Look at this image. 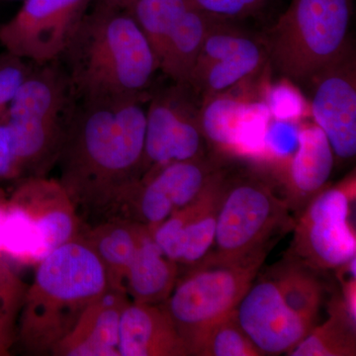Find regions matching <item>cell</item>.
<instances>
[{
    "label": "cell",
    "instance_id": "obj_27",
    "mask_svg": "<svg viewBox=\"0 0 356 356\" xmlns=\"http://www.w3.org/2000/svg\"><path fill=\"white\" fill-rule=\"evenodd\" d=\"M264 100L274 119L298 122L310 113L308 100L301 89L285 77L266 83Z\"/></svg>",
    "mask_w": 356,
    "mask_h": 356
},
{
    "label": "cell",
    "instance_id": "obj_19",
    "mask_svg": "<svg viewBox=\"0 0 356 356\" xmlns=\"http://www.w3.org/2000/svg\"><path fill=\"white\" fill-rule=\"evenodd\" d=\"M178 270V264L161 252L149 232L129 266L124 289L131 301L159 305L170 297Z\"/></svg>",
    "mask_w": 356,
    "mask_h": 356
},
{
    "label": "cell",
    "instance_id": "obj_26",
    "mask_svg": "<svg viewBox=\"0 0 356 356\" xmlns=\"http://www.w3.org/2000/svg\"><path fill=\"white\" fill-rule=\"evenodd\" d=\"M271 114L264 96L252 100L243 114L236 131L233 156L266 161L264 138Z\"/></svg>",
    "mask_w": 356,
    "mask_h": 356
},
{
    "label": "cell",
    "instance_id": "obj_16",
    "mask_svg": "<svg viewBox=\"0 0 356 356\" xmlns=\"http://www.w3.org/2000/svg\"><path fill=\"white\" fill-rule=\"evenodd\" d=\"M149 229L145 225L125 219L109 218L84 227L81 238L97 255L108 277L109 287L124 289V280Z\"/></svg>",
    "mask_w": 356,
    "mask_h": 356
},
{
    "label": "cell",
    "instance_id": "obj_32",
    "mask_svg": "<svg viewBox=\"0 0 356 356\" xmlns=\"http://www.w3.org/2000/svg\"><path fill=\"white\" fill-rule=\"evenodd\" d=\"M7 202H8V195L0 189V234H1L2 225L6 220ZM0 259H1V252H0Z\"/></svg>",
    "mask_w": 356,
    "mask_h": 356
},
{
    "label": "cell",
    "instance_id": "obj_34",
    "mask_svg": "<svg viewBox=\"0 0 356 356\" xmlns=\"http://www.w3.org/2000/svg\"><path fill=\"white\" fill-rule=\"evenodd\" d=\"M7 109L4 108L3 106H2L1 104H0V119L4 118V116H6Z\"/></svg>",
    "mask_w": 356,
    "mask_h": 356
},
{
    "label": "cell",
    "instance_id": "obj_31",
    "mask_svg": "<svg viewBox=\"0 0 356 356\" xmlns=\"http://www.w3.org/2000/svg\"><path fill=\"white\" fill-rule=\"evenodd\" d=\"M22 172L10 126L0 120V181H19Z\"/></svg>",
    "mask_w": 356,
    "mask_h": 356
},
{
    "label": "cell",
    "instance_id": "obj_29",
    "mask_svg": "<svg viewBox=\"0 0 356 356\" xmlns=\"http://www.w3.org/2000/svg\"><path fill=\"white\" fill-rule=\"evenodd\" d=\"M196 8L216 21L241 23L261 13L273 0H191Z\"/></svg>",
    "mask_w": 356,
    "mask_h": 356
},
{
    "label": "cell",
    "instance_id": "obj_13",
    "mask_svg": "<svg viewBox=\"0 0 356 356\" xmlns=\"http://www.w3.org/2000/svg\"><path fill=\"white\" fill-rule=\"evenodd\" d=\"M236 314L243 332L262 355L289 353L314 327L285 303L273 280L252 283Z\"/></svg>",
    "mask_w": 356,
    "mask_h": 356
},
{
    "label": "cell",
    "instance_id": "obj_22",
    "mask_svg": "<svg viewBox=\"0 0 356 356\" xmlns=\"http://www.w3.org/2000/svg\"><path fill=\"white\" fill-rule=\"evenodd\" d=\"M191 6V0H128L124 9L149 40L159 65L168 39Z\"/></svg>",
    "mask_w": 356,
    "mask_h": 356
},
{
    "label": "cell",
    "instance_id": "obj_3",
    "mask_svg": "<svg viewBox=\"0 0 356 356\" xmlns=\"http://www.w3.org/2000/svg\"><path fill=\"white\" fill-rule=\"evenodd\" d=\"M108 288L102 261L81 236L60 245L36 266L26 289L15 346L24 355H51Z\"/></svg>",
    "mask_w": 356,
    "mask_h": 356
},
{
    "label": "cell",
    "instance_id": "obj_4",
    "mask_svg": "<svg viewBox=\"0 0 356 356\" xmlns=\"http://www.w3.org/2000/svg\"><path fill=\"white\" fill-rule=\"evenodd\" d=\"M353 0H292L266 33L271 72L304 88L353 46Z\"/></svg>",
    "mask_w": 356,
    "mask_h": 356
},
{
    "label": "cell",
    "instance_id": "obj_35",
    "mask_svg": "<svg viewBox=\"0 0 356 356\" xmlns=\"http://www.w3.org/2000/svg\"><path fill=\"white\" fill-rule=\"evenodd\" d=\"M0 120H1V119H0Z\"/></svg>",
    "mask_w": 356,
    "mask_h": 356
},
{
    "label": "cell",
    "instance_id": "obj_2",
    "mask_svg": "<svg viewBox=\"0 0 356 356\" xmlns=\"http://www.w3.org/2000/svg\"><path fill=\"white\" fill-rule=\"evenodd\" d=\"M62 58L76 99L147 92L161 72L149 40L132 16L120 7L95 1Z\"/></svg>",
    "mask_w": 356,
    "mask_h": 356
},
{
    "label": "cell",
    "instance_id": "obj_12",
    "mask_svg": "<svg viewBox=\"0 0 356 356\" xmlns=\"http://www.w3.org/2000/svg\"><path fill=\"white\" fill-rule=\"evenodd\" d=\"M304 88L314 123L322 129L334 159L356 154V55L355 44L309 79Z\"/></svg>",
    "mask_w": 356,
    "mask_h": 356
},
{
    "label": "cell",
    "instance_id": "obj_28",
    "mask_svg": "<svg viewBox=\"0 0 356 356\" xmlns=\"http://www.w3.org/2000/svg\"><path fill=\"white\" fill-rule=\"evenodd\" d=\"M298 140L299 122L280 120L271 117L264 138V163H276L278 166L284 168L296 151Z\"/></svg>",
    "mask_w": 356,
    "mask_h": 356
},
{
    "label": "cell",
    "instance_id": "obj_30",
    "mask_svg": "<svg viewBox=\"0 0 356 356\" xmlns=\"http://www.w3.org/2000/svg\"><path fill=\"white\" fill-rule=\"evenodd\" d=\"M32 70V67L26 64L24 58L8 51L0 55V104L4 108H8L14 96Z\"/></svg>",
    "mask_w": 356,
    "mask_h": 356
},
{
    "label": "cell",
    "instance_id": "obj_10",
    "mask_svg": "<svg viewBox=\"0 0 356 356\" xmlns=\"http://www.w3.org/2000/svg\"><path fill=\"white\" fill-rule=\"evenodd\" d=\"M92 0H24L0 25V44L36 65L62 58Z\"/></svg>",
    "mask_w": 356,
    "mask_h": 356
},
{
    "label": "cell",
    "instance_id": "obj_24",
    "mask_svg": "<svg viewBox=\"0 0 356 356\" xmlns=\"http://www.w3.org/2000/svg\"><path fill=\"white\" fill-rule=\"evenodd\" d=\"M355 353V324L337 300L329 320L320 327H313L288 355L353 356Z\"/></svg>",
    "mask_w": 356,
    "mask_h": 356
},
{
    "label": "cell",
    "instance_id": "obj_33",
    "mask_svg": "<svg viewBox=\"0 0 356 356\" xmlns=\"http://www.w3.org/2000/svg\"><path fill=\"white\" fill-rule=\"evenodd\" d=\"M95 2H98V3L104 4V6H113V7H120V8H124V6L127 3L128 0H95Z\"/></svg>",
    "mask_w": 356,
    "mask_h": 356
},
{
    "label": "cell",
    "instance_id": "obj_23",
    "mask_svg": "<svg viewBox=\"0 0 356 356\" xmlns=\"http://www.w3.org/2000/svg\"><path fill=\"white\" fill-rule=\"evenodd\" d=\"M273 282L289 308L314 327L324 298V288L313 268L295 259L278 269Z\"/></svg>",
    "mask_w": 356,
    "mask_h": 356
},
{
    "label": "cell",
    "instance_id": "obj_15",
    "mask_svg": "<svg viewBox=\"0 0 356 356\" xmlns=\"http://www.w3.org/2000/svg\"><path fill=\"white\" fill-rule=\"evenodd\" d=\"M120 356H186V343L163 304L129 302L119 330Z\"/></svg>",
    "mask_w": 356,
    "mask_h": 356
},
{
    "label": "cell",
    "instance_id": "obj_7",
    "mask_svg": "<svg viewBox=\"0 0 356 356\" xmlns=\"http://www.w3.org/2000/svg\"><path fill=\"white\" fill-rule=\"evenodd\" d=\"M269 67L266 36L236 22L212 20L186 86L201 104L257 79Z\"/></svg>",
    "mask_w": 356,
    "mask_h": 356
},
{
    "label": "cell",
    "instance_id": "obj_20",
    "mask_svg": "<svg viewBox=\"0 0 356 356\" xmlns=\"http://www.w3.org/2000/svg\"><path fill=\"white\" fill-rule=\"evenodd\" d=\"M213 19L191 6L166 44L159 70L173 83L186 84Z\"/></svg>",
    "mask_w": 356,
    "mask_h": 356
},
{
    "label": "cell",
    "instance_id": "obj_25",
    "mask_svg": "<svg viewBox=\"0 0 356 356\" xmlns=\"http://www.w3.org/2000/svg\"><path fill=\"white\" fill-rule=\"evenodd\" d=\"M28 284L16 267L0 259V356L11 355Z\"/></svg>",
    "mask_w": 356,
    "mask_h": 356
},
{
    "label": "cell",
    "instance_id": "obj_21",
    "mask_svg": "<svg viewBox=\"0 0 356 356\" xmlns=\"http://www.w3.org/2000/svg\"><path fill=\"white\" fill-rule=\"evenodd\" d=\"M185 343L189 355H262L243 332L236 310L191 332Z\"/></svg>",
    "mask_w": 356,
    "mask_h": 356
},
{
    "label": "cell",
    "instance_id": "obj_9",
    "mask_svg": "<svg viewBox=\"0 0 356 356\" xmlns=\"http://www.w3.org/2000/svg\"><path fill=\"white\" fill-rule=\"evenodd\" d=\"M199 114L200 103L186 84L170 81L149 90L140 177L175 161L207 156Z\"/></svg>",
    "mask_w": 356,
    "mask_h": 356
},
{
    "label": "cell",
    "instance_id": "obj_8",
    "mask_svg": "<svg viewBox=\"0 0 356 356\" xmlns=\"http://www.w3.org/2000/svg\"><path fill=\"white\" fill-rule=\"evenodd\" d=\"M261 264H222L205 259L178 278L163 307L182 339L236 310Z\"/></svg>",
    "mask_w": 356,
    "mask_h": 356
},
{
    "label": "cell",
    "instance_id": "obj_6",
    "mask_svg": "<svg viewBox=\"0 0 356 356\" xmlns=\"http://www.w3.org/2000/svg\"><path fill=\"white\" fill-rule=\"evenodd\" d=\"M76 205L56 178L19 180L8 195L0 234L2 261L36 266L47 255L83 232Z\"/></svg>",
    "mask_w": 356,
    "mask_h": 356
},
{
    "label": "cell",
    "instance_id": "obj_5",
    "mask_svg": "<svg viewBox=\"0 0 356 356\" xmlns=\"http://www.w3.org/2000/svg\"><path fill=\"white\" fill-rule=\"evenodd\" d=\"M291 225L289 206L267 180L254 172L229 175L222 170L215 252L206 259L262 264L267 250Z\"/></svg>",
    "mask_w": 356,
    "mask_h": 356
},
{
    "label": "cell",
    "instance_id": "obj_14",
    "mask_svg": "<svg viewBox=\"0 0 356 356\" xmlns=\"http://www.w3.org/2000/svg\"><path fill=\"white\" fill-rule=\"evenodd\" d=\"M129 302L127 293L109 287L88 307L51 355L120 356L119 330Z\"/></svg>",
    "mask_w": 356,
    "mask_h": 356
},
{
    "label": "cell",
    "instance_id": "obj_18",
    "mask_svg": "<svg viewBox=\"0 0 356 356\" xmlns=\"http://www.w3.org/2000/svg\"><path fill=\"white\" fill-rule=\"evenodd\" d=\"M334 152L322 129L315 123H299L298 147L284 165L287 184L295 197H314L331 177Z\"/></svg>",
    "mask_w": 356,
    "mask_h": 356
},
{
    "label": "cell",
    "instance_id": "obj_1",
    "mask_svg": "<svg viewBox=\"0 0 356 356\" xmlns=\"http://www.w3.org/2000/svg\"><path fill=\"white\" fill-rule=\"evenodd\" d=\"M149 99V91L76 99L58 152V179L83 222L114 217L140 177Z\"/></svg>",
    "mask_w": 356,
    "mask_h": 356
},
{
    "label": "cell",
    "instance_id": "obj_11",
    "mask_svg": "<svg viewBox=\"0 0 356 356\" xmlns=\"http://www.w3.org/2000/svg\"><path fill=\"white\" fill-rule=\"evenodd\" d=\"M355 179L314 196L295 226L293 250L313 269H332L356 255L355 231L348 222Z\"/></svg>",
    "mask_w": 356,
    "mask_h": 356
},
{
    "label": "cell",
    "instance_id": "obj_17",
    "mask_svg": "<svg viewBox=\"0 0 356 356\" xmlns=\"http://www.w3.org/2000/svg\"><path fill=\"white\" fill-rule=\"evenodd\" d=\"M268 72L261 76L220 93L200 106V125L206 142L218 152L233 156L236 131L250 103L264 96Z\"/></svg>",
    "mask_w": 356,
    "mask_h": 356
}]
</instances>
